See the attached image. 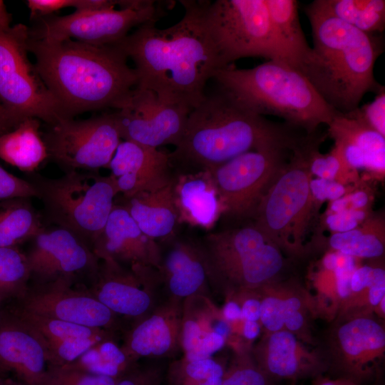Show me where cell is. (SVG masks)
Instances as JSON below:
<instances>
[{
	"mask_svg": "<svg viewBox=\"0 0 385 385\" xmlns=\"http://www.w3.org/2000/svg\"><path fill=\"white\" fill-rule=\"evenodd\" d=\"M180 2L185 13L178 23L161 29L155 21L146 22L116 45L133 61L137 86L191 111L223 66L203 21L202 1Z\"/></svg>",
	"mask_w": 385,
	"mask_h": 385,
	"instance_id": "1",
	"label": "cell"
},
{
	"mask_svg": "<svg viewBox=\"0 0 385 385\" xmlns=\"http://www.w3.org/2000/svg\"><path fill=\"white\" fill-rule=\"evenodd\" d=\"M35 67L65 118L104 108L118 109L138 84L134 68L116 44L29 36Z\"/></svg>",
	"mask_w": 385,
	"mask_h": 385,
	"instance_id": "2",
	"label": "cell"
},
{
	"mask_svg": "<svg viewBox=\"0 0 385 385\" xmlns=\"http://www.w3.org/2000/svg\"><path fill=\"white\" fill-rule=\"evenodd\" d=\"M287 124L274 123L242 106L219 89L189 113L183 135L168 153L175 172L210 170L249 151L299 148Z\"/></svg>",
	"mask_w": 385,
	"mask_h": 385,
	"instance_id": "3",
	"label": "cell"
},
{
	"mask_svg": "<svg viewBox=\"0 0 385 385\" xmlns=\"http://www.w3.org/2000/svg\"><path fill=\"white\" fill-rule=\"evenodd\" d=\"M312 31V55L300 72L323 99L345 114L367 93L383 86L374 67L384 51L382 38L361 31L332 15L315 0L304 7Z\"/></svg>",
	"mask_w": 385,
	"mask_h": 385,
	"instance_id": "4",
	"label": "cell"
},
{
	"mask_svg": "<svg viewBox=\"0 0 385 385\" xmlns=\"http://www.w3.org/2000/svg\"><path fill=\"white\" fill-rule=\"evenodd\" d=\"M212 79L251 111L281 118L307 135L313 134L321 124L328 125L341 113L323 99L301 72L283 61H267L247 69L229 65L217 70Z\"/></svg>",
	"mask_w": 385,
	"mask_h": 385,
	"instance_id": "5",
	"label": "cell"
},
{
	"mask_svg": "<svg viewBox=\"0 0 385 385\" xmlns=\"http://www.w3.org/2000/svg\"><path fill=\"white\" fill-rule=\"evenodd\" d=\"M213 297L225 300L281 281L284 252L253 222L197 240Z\"/></svg>",
	"mask_w": 385,
	"mask_h": 385,
	"instance_id": "6",
	"label": "cell"
},
{
	"mask_svg": "<svg viewBox=\"0 0 385 385\" xmlns=\"http://www.w3.org/2000/svg\"><path fill=\"white\" fill-rule=\"evenodd\" d=\"M31 182L50 220L91 247L102 232L119 193L111 175L103 176L96 171H66L57 178H36Z\"/></svg>",
	"mask_w": 385,
	"mask_h": 385,
	"instance_id": "7",
	"label": "cell"
},
{
	"mask_svg": "<svg viewBox=\"0 0 385 385\" xmlns=\"http://www.w3.org/2000/svg\"><path fill=\"white\" fill-rule=\"evenodd\" d=\"M311 140L294 150L262 198L253 223L285 254L302 255L314 198L307 158Z\"/></svg>",
	"mask_w": 385,
	"mask_h": 385,
	"instance_id": "8",
	"label": "cell"
},
{
	"mask_svg": "<svg viewBox=\"0 0 385 385\" xmlns=\"http://www.w3.org/2000/svg\"><path fill=\"white\" fill-rule=\"evenodd\" d=\"M205 28L224 67L257 56L287 63L265 0L202 1Z\"/></svg>",
	"mask_w": 385,
	"mask_h": 385,
	"instance_id": "9",
	"label": "cell"
},
{
	"mask_svg": "<svg viewBox=\"0 0 385 385\" xmlns=\"http://www.w3.org/2000/svg\"><path fill=\"white\" fill-rule=\"evenodd\" d=\"M29 36L22 24L0 29V103L19 124L34 118L49 125L65 117L30 61Z\"/></svg>",
	"mask_w": 385,
	"mask_h": 385,
	"instance_id": "10",
	"label": "cell"
},
{
	"mask_svg": "<svg viewBox=\"0 0 385 385\" xmlns=\"http://www.w3.org/2000/svg\"><path fill=\"white\" fill-rule=\"evenodd\" d=\"M293 151H249L208 170L219 196L220 219L253 220L262 198Z\"/></svg>",
	"mask_w": 385,
	"mask_h": 385,
	"instance_id": "11",
	"label": "cell"
},
{
	"mask_svg": "<svg viewBox=\"0 0 385 385\" xmlns=\"http://www.w3.org/2000/svg\"><path fill=\"white\" fill-rule=\"evenodd\" d=\"M162 14L152 0H124L118 9L75 11L66 16L51 15L39 20L30 36L48 41L74 40L96 46L120 42L133 29L157 21Z\"/></svg>",
	"mask_w": 385,
	"mask_h": 385,
	"instance_id": "12",
	"label": "cell"
},
{
	"mask_svg": "<svg viewBox=\"0 0 385 385\" xmlns=\"http://www.w3.org/2000/svg\"><path fill=\"white\" fill-rule=\"evenodd\" d=\"M43 135L48 158L66 171L108 168L121 137L113 112L83 120L63 118Z\"/></svg>",
	"mask_w": 385,
	"mask_h": 385,
	"instance_id": "13",
	"label": "cell"
},
{
	"mask_svg": "<svg viewBox=\"0 0 385 385\" xmlns=\"http://www.w3.org/2000/svg\"><path fill=\"white\" fill-rule=\"evenodd\" d=\"M327 341L325 354L321 356L327 370L357 385L369 379L384 359V326L366 312L341 317Z\"/></svg>",
	"mask_w": 385,
	"mask_h": 385,
	"instance_id": "14",
	"label": "cell"
},
{
	"mask_svg": "<svg viewBox=\"0 0 385 385\" xmlns=\"http://www.w3.org/2000/svg\"><path fill=\"white\" fill-rule=\"evenodd\" d=\"M102 262L88 292L113 313L135 322L167 299L156 268Z\"/></svg>",
	"mask_w": 385,
	"mask_h": 385,
	"instance_id": "15",
	"label": "cell"
},
{
	"mask_svg": "<svg viewBox=\"0 0 385 385\" xmlns=\"http://www.w3.org/2000/svg\"><path fill=\"white\" fill-rule=\"evenodd\" d=\"M190 112L137 86L113 113L121 139L158 148L178 144Z\"/></svg>",
	"mask_w": 385,
	"mask_h": 385,
	"instance_id": "16",
	"label": "cell"
},
{
	"mask_svg": "<svg viewBox=\"0 0 385 385\" xmlns=\"http://www.w3.org/2000/svg\"><path fill=\"white\" fill-rule=\"evenodd\" d=\"M70 277H59L21 298V309L68 322L110 330L123 328L122 318L88 291L71 288Z\"/></svg>",
	"mask_w": 385,
	"mask_h": 385,
	"instance_id": "17",
	"label": "cell"
},
{
	"mask_svg": "<svg viewBox=\"0 0 385 385\" xmlns=\"http://www.w3.org/2000/svg\"><path fill=\"white\" fill-rule=\"evenodd\" d=\"M26 254L31 274L41 282L70 277L84 272L93 276L99 268V259L91 245L70 230L56 226L43 228L33 239Z\"/></svg>",
	"mask_w": 385,
	"mask_h": 385,
	"instance_id": "18",
	"label": "cell"
},
{
	"mask_svg": "<svg viewBox=\"0 0 385 385\" xmlns=\"http://www.w3.org/2000/svg\"><path fill=\"white\" fill-rule=\"evenodd\" d=\"M183 304V300L168 298L151 313L126 328L120 347L132 361H171L182 356Z\"/></svg>",
	"mask_w": 385,
	"mask_h": 385,
	"instance_id": "19",
	"label": "cell"
},
{
	"mask_svg": "<svg viewBox=\"0 0 385 385\" xmlns=\"http://www.w3.org/2000/svg\"><path fill=\"white\" fill-rule=\"evenodd\" d=\"M158 242L160 258L156 270L166 296L179 300L195 294L213 298L198 240L177 233Z\"/></svg>",
	"mask_w": 385,
	"mask_h": 385,
	"instance_id": "20",
	"label": "cell"
},
{
	"mask_svg": "<svg viewBox=\"0 0 385 385\" xmlns=\"http://www.w3.org/2000/svg\"><path fill=\"white\" fill-rule=\"evenodd\" d=\"M91 247L100 260L113 261L129 267L156 268L160 258L159 242L139 228L121 204H114L102 232Z\"/></svg>",
	"mask_w": 385,
	"mask_h": 385,
	"instance_id": "21",
	"label": "cell"
},
{
	"mask_svg": "<svg viewBox=\"0 0 385 385\" xmlns=\"http://www.w3.org/2000/svg\"><path fill=\"white\" fill-rule=\"evenodd\" d=\"M108 168L123 196L162 188L175 175L168 153L128 140L120 143Z\"/></svg>",
	"mask_w": 385,
	"mask_h": 385,
	"instance_id": "22",
	"label": "cell"
},
{
	"mask_svg": "<svg viewBox=\"0 0 385 385\" xmlns=\"http://www.w3.org/2000/svg\"><path fill=\"white\" fill-rule=\"evenodd\" d=\"M250 353L260 369L274 381L314 378L327 371L321 354L309 350L286 329L266 332L250 348Z\"/></svg>",
	"mask_w": 385,
	"mask_h": 385,
	"instance_id": "23",
	"label": "cell"
},
{
	"mask_svg": "<svg viewBox=\"0 0 385 385\" xmlns=\"http://www.w3.org/2000/svg\"><path fill=\"white\" fill-rule=\"evenodd\" d=\"M47 363L38 337L14 316L1 317L0 372L13 371L26 385H38Z\"/></svg>",
	"mask_w": 385,
	"mask_h": 385,
	"instance_id": "24",
	"label": "cell"
},
{
	"mask_svg": "<svg viewBox=\"0 0 385 385\" xmlns=\"http://www.w3.org/2000/svg\"><path fill=\"white\" fill-rule=\"evenodd\" d=\"M173 192L180 225L210 230L220 219L219 196L208 170L175 172Z\"/></svg>",
	"mask_w": 385,
	"mask_h": 385,
	"instance_id": "25",
	"label": "cell"
},
{
	"mask_svg": "<svg viewBox=\"0 0 385 385\" xmlns=\"http://www.w3.org/2000/svg\"><path fill=\"white\" fill-rule=\"evenodd\" d=\"M173 180L155 190L123 196L121 205L139 228L147 236L158 242L176 235L180 225L174 197Z\"/></svg>",
	"mask_w": 385,
	"mask_h": 385,
	"instance_id": "26",
	"label": "cell"
},
{
	"mask_svg": "<svg viewBox=\"0 0 385 385\" xmlns=\"http://www.w3.org/2000/svg\"><path fill=\"white\" fill-rule=\"evenodd\" d=\"M271 24L287 62L299 72L309 63L312 48L308 44L299 19L295 0H265Z\"/></svg>",
	"mask_w": 385,
	"mask_h": 385,
	"instance_id": "27",
	"label": "cell"
},
{
	"mask_svg": "<svg viewBox=\"0 0 385 385\" xmlns=\"http://www.w3.org/2000/svg\"><path fill=\"white\" fill-rule=\"evenodd\" d=\"M328 127L334 143L346 145L364 158L365 169L384 174V136L342 113L336 116Z\"/></svg>",
	"mask_w": 385,
	"mask_h": 385,
	"instance_id": "28",
	"label": "cell"
},
{
	"mask_svg": "<svg viewBox=\"0 0 385 385\" xmlns=\"http://www.w3.org/2000/svg\"><path fill=\"white\" fill-rule=\"evenodd\" d=\"M40 120L29 118L0 136V158L24 172H33L48 158Z\"/></svg>",
	"mask_w": 385,
	"mask_h": 385,
	"instance_id": "29",
	"label": "cell"
},
{
	"mask_svg": "<svg viewBox=\"0 0 385 385\" xmlns=\"http://www.w3.org/2000/svg\"><path fill=\"white\" fill-rule=\"evenodd\" d=\"M44 227L28 198L0 202V247H16L32 240Z\"/></svg>",
	"mask_w": 385,
	"mask_h": 385,
	"instance_id": "30",
	"label": "cell"
},
{
	"mask_svg": "<svg viewBox=\"0 0 385 385\" xmlns=\"http://www.w3.org/2000/svg\"><path fill=\"white\" fill-rule=\"evenodd\" d=\"M222 317L213 298L195 294L185 299L180 328L182 355L192 351L204 337L212 332L215 324Z\"/></svg>",
	"mask_w": 385,
	"mask_h": 385,
	"instance_id": "31",
	"label": "cell"
},
{
	"mask_svg": "<svg viewBox=\"0 0 385 385\" xmlns=\"http://www.w3.org/2000/svg\"><path fill=\"white\" fill-rule=\"evenodd\" d=\"M334 16L370 34L381 33L385 27L384 0H319Z\"/></svg>",
	"mask_w": 385,
	"mask_h": 385,
	"instance_id": "32",
	"label": "cell"
},
{
	"mask_svg": "<svg viewBox=\"0 0 385 385\" xmlns=\"http://www.w3.org/2000/svg\"><path fill=\"white\" fill-rule=\"evenodd\" d=\"M384 234L381 224L369 220L360 228L332 234L329 245L334 251L355 258H376L384 252Z\"/></svg>",
	"mask_w": 385,
	"mask_h": 385,
	"instance_id": "33",
	"label": "cell"
},
{
	"mask_svg": "<svg viewBox=\"0 0 385 385\" xmlns=\"http://www.w3.org/2000/svg\"><path fill=\"white\" fill-rule=\"evenodd\" d=\"M226 364L215 356L188 361L182 356L170 361L167 385H221Z\"/></svg>",
	"mask_w": 385,
	"mask_h": 385,
	"instance_id": "34",
	"label": "cell"
},
{
	"mask_svg": "<svg viewBox=\"0 0 385 385\" xmlns=\"http://www.w3.org/2000/svg\"><path fill=\"white\" fill-rule=\"evenodd\" d=\"M14 316L32 330L42 343L69 338L93 337L110 331L85 327L21 309Z\"/></svg>",
	"mask_w": 385,
	"mask_h": 385,
	"instance_id": "35",
	"label": "cell"
},
{
	"mask_svg": "<svg viewBox=\"0 0 385 385\" xmlns=\"http://www.w3.org/2000/svg\"><path fill=\"white\" fill-rule=\"evenodd\" d=\"M31 277L26 255L16 247H0V303L11 297L22 298Z\"/></svg>",
	"mask_w": 385,
	"mask_h": 385,
	"instance_id": "36",
	"label": "cell"
},
{
	"mask_svg": "<svg viewBox=\"0 0 385 385\" xmlns=\"http://www.w3.org/2000/svg\"><path fill=\"white\" fill-rule=\"evenodd\" d=\"M118 333L106 331L93 337L69 338L42 343L48 366H61L71 363L88 349L106 339H115Z\"/></svg>",
	"mask_w": 385,
	"mask_h": 385,
	"instance_id": "37",
	"label": "cell"
},
{
	"mask_svg": "<svg viewBox=\"0 0 385 385\" xmlns=\"http://www.w3.org/2000/svg\"><path fill=\"white\" fill-rule=\"evenodd\" d=\"M274 381L257 364L250 349L240 346L226 366L221 385H274Z\"/></svg>",
	"mask_w": 385,
	"mask_h": 385,
	"instance_id": "38",
	"label": "cell"
},
{
	"mask_svg": "<svg viewBox=\"0 0 385 385\" xmlns=\"http://www.w3.org/2000/svg\"><path fill=\"white\" fill-rule=\"evenodd\" d=\"M118 379L95 375L64 366H48L38 385H115Z\"/></svg>",
	"mask_w": 385,
	"mask_h": 385,
	"instance_id": "39",
	"label": "cell"
},
{
	"mask_svg": "<svg viewBox=\"0 0 385 385\" xmlns=\"http://www.w3.org/2000/svg\"><path fill=\"white\" fill-rule=\"evenodd\" d=\"M168 360H140L115 385H164Z\"/></svg>",
	"mask_w": 385,
	"mask_h": 385,
	"instance_id": "40",
	"label": "cell"
},
{
	"mask_svg": "<svg viewBox=\"0 0 385 385\" xmlns=\"http://www.w3.org/2000/svg\"><path fill=\"white\" fill-rule=\"evenodd\" d=\"M374 100L354 111L343 114L354 119L385 136V88L383 86L375 93Z\"/></svg>",
	"mask_w": 385,
	"mask_h": 385,
	"instance_id": "41",
	"label": "cell"
},
{
	"mask_svg": "<svg viewBox=\"0 0 385 385\" xmlns=\"http://www.w3.org/2000/svg\"><path fill=\"white\" fill-rule=\"evenodd\" d=\"M33 197H38V192L31 181L14 175L0 165V202Z\"/></svg>",
	"mask_w": 385,
	"mask_h": 385,
	"instance_id": "42",
	"label": "cell"
},
{
	"mask_svg": "<svg viewBox=\"0 0 385 385\" xmlns=\"http://www.w3.org/2000/svg\"><path fill=\"white\" fill-rule=\"evenodd\" d=\"M366 218L363 210H347L338 213H331L326 219L328 227L335 232H344L358 227Z\"/></svg>",
	"mask_w": 385,
	"mask_h": 385,
	"instance_id": "43",
	"label": "cell"
},
{
	"mask_svg": "<svg viewBox=\"0 0 385 385\" xmlns=\"http://www.w3.org/2000/svg\"><path fill=\"white\" fill-rule=\"evenodd\" d=\"M226 344L223 337L212 332L204 337L192 351L181 356L188 361L210 358L222 350Z\"/></svg>",
	"mask_w": 385,
	"mask_h": 385,
	"instance_id": "44",
	"label": "cell"
},
{
	"mask_svg": "<svg viewBox=\"0 0 385 385\" xmlns=\"http://www.w3.org/2000/svg\"><path fill=\"white\" fill-rule=\"evenodd\" d=\"M309 188L314 200L318 201H334L343 197L346 191L344 186L337 180L322 178H312Z\"/></svg>",
	"mask_w": 385,
	"mask_h": 385,
	"instance_id": "45",
	"label": "cell"
},
{
	"mask_svg": "<svg viewBox=\"0 0 385 385\" xmlns=\"http://www.w3.org/2000/svg\"><path fill=\"white\" fill-rule=\"evenodd\" d=\"M26 4L31 19L38 20L61 9L73 7V0H28Z\"/></svg>",
	"mask_w": 385,
	"mask_h": 385,
	"instance_id": "46",
	"label": "cell"
},
{
	"mask_svg": "<svg viewBox=\"0 0 385 385\" xmlns=\"http://www.w3.org/2000/svg\"><path fill=\"white\" fill-rule=\"evenodd\" d=\"M231 299L239 303L242 321H260L261 303L257 292L242 293Z\"/></svg>",
	"mask_w": 385,
	"mask_h": 385,
	"instance_id": "47",
	"label": "cell"
},
{
	"mask_svg": "<svg viewBox=\"0 0 385 385\" xmlns=\"http://www.w3.org/2000/svg\"><path fill=\"white\" fill-rule=\"evenodd\" d=\"M384 297H385V271L382 267H375L373 282L367 290V302L369 307L377 308Z\"/></svg>",
	"mask_w": 385,
	"mask_h": 385,
	"instance_id": "48",
	"label": "cell"
},
{
	"mask_svg": "<svg viewBox=\"0 0 385 385\" xmlns=\"http://www.w3.org/2000/svg\"><path fill=\"white\" fill-rule=\"evenodd\" d=\"M372 280L373 267L371 266L364 265L356 267L351 278V294L364 292L370 286Z\"/></svg>",
	"mask_w": 385,
	"mask_h": 385,
	"instance_id": "49",
	"label": "cell"
},
{
	"mask_svg": "<svg viewBox=\"0 0 385 385\" xmlns=\"http://www.w3.org/2000/svg\"><path fill=\"white\" fill-rule=\"evenodd\" d=\"M123 0H73L75 11H100L121 6Z\"/></svg>",
	"mask_w": 385,
	"mask_h": 385,
	"instance_id": "50",
	"label": "cell"
},
{
	"mask_svg": "<svg viewBox=\"0 0 385 385\" xmlns=\"http://www.w3.org/2000/svg\"><path fill=\"white\" fill-rule=\"evenodd\" d=\"M220 311L223 319L228 322L242 320L241 308L235 299H226Z\"/></svg>",
	"mask_w": 385,
	"mask_h": 385,
	"instance_id": "51",
	"label": "cell"
},
{
	"mask_svg": "<svg viewBox=\"0 0 385 385\" xmlns=\"http://www.w3.org/2000/svg\"><path fill=\"white\" fill-rule=\"evenodd\" d=\"M19 123L0 103V136L14 129Z\"/></svg>",
	"mask_w": 385,
	"mask_h": 385,
	"instance_id": "52",
	"label": "cell"
},
{
	"mask_svg": "<svg viewBox=\"0 0 385 385\" xmlns=\"http://www.w3.org/2000/svg\"><path fill=\"white\" fill-rule=\"evenodd\" d=\"M261 324L259 322L247 321L243 322L242 333V336L248 341L255 339L260 334Z\"/></svg>",
	"mask_w": 385,
	"mask_h": 385,
	"instance_id": "53",
	"label": "cell"
},
{
	"mask_svg": "<svg viewBox=\"0 0 385 385\" xmlns=\"http://www.w3.org/2000/svg\"><path fill=\"white\" fill-rule=\"evenodd\" d=\"M349 196L352 210H362L369 202V196L363 190H358Z\"/></svg>",
	"mask_w": 385,
	"mask_h": 385,
	"instance_id": "54",
	"label": "cell"
},
{
	"mask_svg": "<svg viewBox=\"0 0 385 385\" xmlns=\"http://www.w3.org/2000/svg\"><path fill=\"white\" fill-rule=\"evenodd\" d=\"M312 385H357L350 380L344 378L332 379L323 374L314 378Z\"/></svg>",
	"mask_w": 385,
	"mask_h": 385,
	"instance_id": "55",
	"label": "cell"
},
{
	"mask_svg": "<svg viewBox=\"0 0 385 385\" xmlns=\"http://www.w3.org/2000/svg\"><path fill=\"white\" fill-rule=\"evenodd\" d=\"M332 213H338L347 210H352L350 206L349 196L346 195L332 201L330 206Z\"/></svg>",
	"mask_w": 385,
	"mask_h": 385,
	"instance_id": "56",
	"label": "cell"
},
{
	"mask_svg": "<svg viewBox=\"0 0 385 385\" xmlns=\"http://www.w3.org/2000/svg\"><path fill=\"white\" fill-rule=\"evenodd\" d=\"M11 15L6 10L3 1L0 0V29L11 26Z\"/></svg>",
	"mask_w": 385,
	"mask_h": 385,
	"instance_id": "57",
	"label": "cell"
},
{
	"mask_svg": "<svg viewBox=\"0 0 385 385\" xmlns=\"http://www.w3.org/2000/svg\"><path fill=\"white\" fill-rule=\"evenodd\" d=\"M1 385H23V384L14 382L11 380H4Z\"/></svg>",
	"mask_w": 385,
	"mask_h": 385,
	"instance_id": "58",
	"label": "cell"
},
{
	"mask_svg": "<svg viewBox=\"0 0 385 385\" xmlns=\"http://www.w3.org/2000/svg\"><path fill=\"white\" fill-rule=\"evenodd\" d=\"M1 374H2V373L0 372V385H1L2 383H3L4 381V380L1 378Z\"/></svg>",
	"mask_w": 385,
	"mask_h": 385,
	"instance_id": "59",
	"label": "cell"
},
{
	"mask_svg": "<svg viewBox=\"0 0 385 385\" xmlns=\"http://www.w3.org/2000/svg\"><path fill=\"white\" fill-rule=\"evenodd\" d=\"M1 314H0V319H1Z\"/></svg>",
	"mask_w": 385,
	"mask_h": 385,
	"instance_id": "60",
	"label": "cell"
}]
</instances>
